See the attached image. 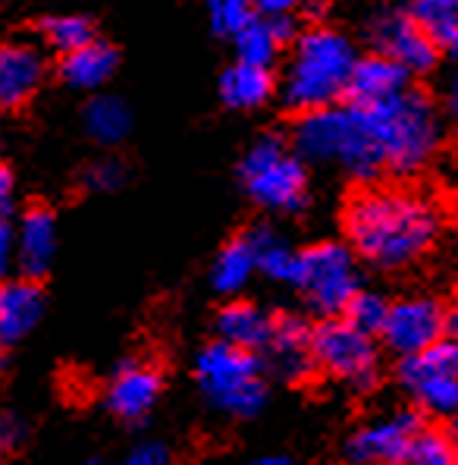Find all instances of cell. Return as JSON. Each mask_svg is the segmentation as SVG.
<instances>
[{
  "label": "cell",
  "mask_w": 458,
  "mask_h": 465,
  "mask_svg": "<svg viewBox=\"0 0 458 465\" xmlns=\"http://www.w3.org/2000/svg\"><path fill=\"white\" fill-rule=\"evenodd\" d=\"M343 230L361 262L380 271H402L434 249L443 230L430 198L399 186H361L348 195Z\"/></svg>",
  "instance_id": "2"
},
{
  "label": "cell",
  "mask_w": 458,
  "mask_h": 465,
  "mask_svg": "<svg viewBox=\"0 0 458 465\" xmlns=\"http://www.w3.org/2000/svg\"><path fill=\"white\" fill-rule=\"evenodd\" d=\"M242 189L255 204L279 214H296L307 204V173L302 154L292 152L279 135H264L239 163Z\"/></svg>",
  "instance_id": "5"
},
{
  "label": "cell",
  "mask_w": 458,
  "mask_h": 465,
  "mask_svg": "<svg viewBox=\"0 0 458 465\" xmlns=\"http://www.w3.org/2000/svg\"><path fill=\"white\" fill-rule=\"evenodd\" d=\"M232 45H236L239 60H245V64L270 66L286 41L279 38V32L273 29V23L268 16H258L255 13V16H251L248 23L232 35Z\"/></svg>",
  "instance_id": "24"
},
{
  "label": "cell",
  "mask_w": 458,
  "mask_h": 465,
  "mask_svg": "<svg viewBox=\"0 0 458 465\" xmlns=\"http://www.w3.org/2000/svg\"><path fill=\"white\" fill-rule=\"evenodd\" d=\"M255 271H258L255 245H251L248 232H242V236L229 239L220 249L214 268H210V283H214V290L223 292V296H236V292L255 277Z\"/></svg>",
  "instance_id": "21"
},
{
  "label": "cell",
  "mask_w": 458,
  "mask_h": 465,
  "mask_svg": "<svg viewBox=\"0 0 458 465\" xmlns=\"http://www.w3.org/2000/svg\"><path fill=\"white\" fill-rule=\"evenodd\" d=\"M248 239H251V245H255L258 271H261L264 277L277 280V283H292L296 264H298V252H292L289 242L279 239L270 227H251Z\"/></svg>",
  "instance_id": "23"
},
{
  "label": "cell",
  "mask_w": 458,
  "mask_h": 465,
  "mask_svg": "<svg viewBox=\"0 0 458 465\" xmlns=\"http://www.w3.org/2000/svg\"><path fill=\"white\" fill-rule=\"evenodd\" d=\"M13 208H16V180H13L10 167L0 163V223L10 221Z\"/></svg>",
  "instance_id": "35"
},
{
  "label": "cell",
  "mask_w": 458,
  "mask_h": 465,
  "mask_svg": "<svg viewBox=\"0 0 458 465\" xmlns=\"http://www.w3.org/2000/svg\"><path fill=\"white\" fill-rule=\"evenodd\" d=\"M126 465H170V450L157 440L139 443V447L126 456Z\"/></svg>",
  "instance_id": "32"
},
{
  "label": "cell",
  "mask_w": 458,
  "mask_h": 465,
  "mask_svg": "<svg viewBox=\"0 0 458 465\" xmlns=\"http://www.w3.org/2000/svg\"><path fill=\"white\" fill-rule=\"evenodd\" d=\"M402 465H458V437L446 428L424 425Z\"/></svg>",
  "instance_id": "25"
},
{
  "label": "cell",
  "mask_w": 458,
  "mask_h": 465,
  "mask_svg": "<svg viewBox=\"0 0 458 465\" xmlns=\"http://www.w3.org/2000/svg\"><path fill=\"white\" fill-rule=\"evenodd\" d=\"M88 465H98V462H88Z\"/></svg>",
  "instance_id": "40"
},
{
  "label": "cell",
  "mask_w": 458,
  "mask_h": 465,
  "mask_svg": "<svg viewBox=\"0 0 458 465\" xmlns=\"http://www.w3.org/2000/svg\"><path fill=\"white\" fill-rule=\"evenodd\" d=\"M82 183H85L92 193H113V189H120L122 183H126V167H122V161H116V157H101V161H94L92 167L82 173Z\"/></svg>",
  "instance_id": "30"
},
{
  "label": "cell",
  "mask_w": 458,
  "mask_h": 465,
  "mask_svg": "<svg viewBox=\"0 0 458 465\" xmlns=\"http://www.w3.org/2000/svg\"><path fill=\"white\" fill-rule=\"evenodd\" d=\"M163 390L161 371L148 361H122L116 368L111 387H107V406L122 421H141L154 409L157 396Z\"/></svg>",
  "instance_id": "13"
},
{
  "label": "cell",
  "mask_w": 458,
  "mask_h": 465,
  "mask_svg": "<svg viewBox=\"0 0 458 465\" xmlns=\"http://www.w3.org/2000/svg\"><path fill=\"white\" fill-rule=\"evenodd\" d=\"M443 139L440 114L418 88L377 104L320 107L305 123V148L317 163H343L358 180L380 170L418 173L436 154Z\"/></svg>",
  "instance_id": "1"
},
{
  "label": "cell",
  "mask_w": 458,
  "mask_h": 465,
  "mask_svg": "<svg viewBox=\"0 0 458 465\" xmlns=\"http://www.w3.org/2000/svg\"><path fill=\"white\" fill-rule=\"evenodd\" d=\"M116 73V51L107 41H88L79 51L63 54L60 60V76L70 88L79 92H94V88L107 85Z\"/></svg>",
  "instance_id": "18"
},
{
  "label": "cell",
  "mask_w": 458,
  "mask_h": 465,
  "mask_svg": "<svg viewBox=\"0 0 458 465\" xmlns=\"http://www.w3.org/2000/svg\"><path fill=\"white\" fill-rule=\"evenodd\" d=\"M44 314V296L32 277L0 280V346H13L32 333Z\"/></svg>",
  "instance_id": "16"
},
{
  "label": "cell",
  "mask_w": 458,
  "mask_h": 465,
  "mask_svg": "<svg viewBox=\"0 0 458 465\" xmlns=\"http://www.w3.org/2000/svg\"><path fill=\"white\" fill-rule=\"evenodd\" d=\"M217 333L232 346L261 352L270 343L273 318L264 309H258L255 302H229L217 314Z\"/></svg>",
  "instance_id": "19"
},
{
  "label": "cell",
  "mask_w": 458,
  "mask_h": 465,
  "mask_svg": "<svg viewBox=\"0 0 458 465\" xmlns=\"http://www.w3.org/2000/svg\"><path fill=\"white\" fill-rule=\"evenodd\" d=\"M41 38L47 41L51 51L70 54L85 47L88 41H94V25L92 19L76 16V13H60V16H47L41 23Z\"/></svg>",
  "instance_id": "26"
},
{
  "label": "cell",
  "mask_w": 458,
  "mask_h": 465,
  "mask_svg": "<svg viewBox=\"0 0 458 465\" xmlns=\"http://www.w3.org/2000/svg\"><path fill=\"white\" fill-rule=\"evenodd\" d=\"M446 327H449V337H455L458 340V299H455V305L446 312Z\"/></svg>",
  "instance_id": "37"
},
{
  "label": "cell",
  "mask_w": 458,
  "mask_h": 465,
  "mask_svg": "<svg viewBox=\"0 0 458 465\" xmlns=\"http://www.w3.org/2000/svg\"><path fill=\"white\" fill-rule=\"evenodd\" d=\"M82 123H85V133L94 142L116 145V142H122L132 133V111L120 98H113V94H98V98H92L85 104Z\"/></svg>",
  "instance_id": "22"
},
{
  "label": "cell",
  "mask_w": 458,
  "mask_h": 465,
  "mask_svg": "<svg viewBox=\"0 0 458 465\" xmlns=\"http://www.w3.org/2000/svg\"><path fill=\"white\" fill-rule=\"evenodd\" d=\"M371 47L383 57H393L405 66L408 73H430L440 60V45L427 29L414 19V13L405 10H380L367 25Z\"/></svg>",
  "instance_id": "9"
},
{
  "label": "cell",
  "mask_w": 458,
  "mask_h": 465,
  "mask_svg": "<svg viewBox=\"0 0 458 465\" xmlns=\"http://www.w3.org/2000/svg\"><path fill=\"white\" fill-rule=\"evenodd\" d=\"M44 82V57L25 41L0 45V111H13L32 101Z\"/></svg>",
  "instance_id": "14"
},
{
  "label": "cell",
  "mask_w": 458,
  "mask_h": 465,
  "mask_svg": "<svg viewBox=\"0 0 458 465\" xmlns=\"http://www.w3.org/2000/svg\"><path fill=\"white\" fill-rule=\"evenodd\" d=\"M386 314H389V302L377 292H367V290H358L352 296V302L346 305L343 318L352 321L358 331L371 333V337H380L383 324H386Z\"/></svg>",
  "instance_id": "28"
},
{
  "label": "cell",
  "mask_w": 458,
  "mask_h": 465,
  "mask_svg": "<svg viewBox=\"0 0 458 465\" xmlns=\"http://www.w3.org/2000/svg\"><path fill=\"white\" fill-rule=\"evenodd\" d=\"M311 333L314 327H307V321L298 318V314H279V318H273V333L264 352H268V361L277 378L298 384V381H307L317 371Z\"/></svg>",
  "instance_id": "12"
},
{
  "label": "cell",
  "mask_w": 458,
  "mask_h": 465,
  "mask_svg": "<svg viewBox=\"0 0 458 465\" xmlns=\"http://www.w3.org/2000/svg\"><path fill=\"white\" fill-rule=\"evenodd\" d=\"M355 45L330 25H314L302 32L286 66L283 98L296 111H317L336 104L348 88L355 70Z\"/></svg>",
  "instance_id": "3"
},
{
  "label": "cell",
  "mask_w": 458,
  "mask_h": 465,
  "mask_svg": "<svg viewBox=\"0 0 458 465\" xmlns=\"http://www.w3.org/2000/svg\"><path fill=\"white\" fill-rule=\"evenodd\" d=\"M399 384L412 393L421 412H458V340L443 337L414 355H402Z\"/></svg>",
  "instance_id": "8"
},
{
  "label": "cell",
  "mask_w": 458,
  "mask_h": 465,
  "mask_svg": "<svg viewBox=\"0 0 458 465\" xmlns=\"http://www.w3.org/2000/svg\"><path fill=\"white\" fill-rule=\"evenodd\" d=\"M453 51H455V54H458V38H455V45H453Z\"/></svg>",
  "instance_id": "39"
},
{
  "label": "cell",
  "mask_w": 458,
  "mask_h": 465,
  "mask_svg": "<svg viewBox=\"0 0 458 465\" xmlns=\"http://www.w3.org/2000/svg\"><path fill=\"white\" fill-rule=\"evenodd\" d=\"M13 268H16V230L0 223V280L10 277Z\"/></svg>",
  "instance_id": "34"
},
{
  "label": "cell",
  "mask_w": 458,
  "mask_h": 465,
  "mask_svg": "<svg viewBox=\"0 0 458 465\" xmlns=\"http://www.w3.org/2000/svg\"><path fill=\"white\" fill-rule=\"evenodd\" d=\"M446 101H449V111H453L458 116V76L449 82V94H446Z\"/></svg>",
  "instance_id": "38"
},
{
  "label": "cell",
  "mask_w": 458,
  "mask_h": 465,
  "mask_svg": "<svg viewBox=\"0 0 458 465\" xmlns=\"http://www.w3.org/2000/svg\"><path fill=\"white\" fill-rule=\"evenodd\" d=\"M245 465H298V462L289 460V456H261V460H251Z\"/></svg>",
  "instance_id": "36"
},
{
  "label": "cell",
  "mask_w": 458,
  "mask_h": 465,
  "mask_svg": "<svg viewBox=\"0 0 458 465\" xmlns=\"http://www.w3.org/2000/svg\"><path fill=\"white\" fill-rule=\"evenodd\" d=\"M292 286H296L305 296V302L317 314H324V318L343 314L346 305L352 302V296L361 290V277H358L352 245L314 242V245H307V249H302L298 252Z\"/></svg>",
  "instance_id": "6"
},
{
  "label": "cell",
  "mask_w": 458,
  "mask_h": 465,
  "mask_svg": "<svg viewBox=\"0 0 458 465\" xmlns=\"http://www.w3.org/2000/svg\"><path fill=\"white\" fill-rule=\"evenodd\" d=\"M311 349L317 368H324L326 374H333L336 381H343L358 393L377 387L380 381V355L377 343L371 333L358 331L343 314L326 318L324 324L314 327L311 333Z\"/></svg>",
  "instance_id": "7"
},
{
  "label": "cell",
  "mask_w": 458,
  "mask_h": 465,
  "mask_svg": "<svg viewBox=\"0 0 458 465\" xmlns=\"http://www.w3.org/2000/svg\"><path fill=\"white\" fill-rule=\"evenodd\" d=\"M424 425L421 409H402L389 419L371 421L346 440V460L352 465H402Z\"/></svg>",
  "instance_id": "10"
},
{
  "label": "cell",
  "mask_w": 458,
  "mask_h": 465,
  "mask_svg": "<svg viewBox=\"0 0 458 465\" xmlns=\"http://www.w3.org/2000/svg\"><path fill=\"white\" fill-rule=\"evenodd\" d=\"M57 255V221L47 208H29L16 227V268L25 277H44Z\"/></svg>",
  "instance_id": "17"
},
{
  "label": "cell",
  "mask_w": 458,
  "mask_h": 465,
  "mask_svg": "<svg viewBox=\"0 0 458 465\" xmlns=\"http://www.w3.org/2000/svg\"><path fill=\"white\" fill-rule=\"evenodd\" d=\"M251 16H255V4H251V0H208L210 29L223 38L236 35Z\"/></svg>",
  "instance_id": "29"
},
{
  "label": "cell",
  "mask_w": 458,
  "mask_h": 465,
  "mask_svg": "<svg viewBox=\"0 0 458 465\" xmlns=\"http://www.w3.org/2000/svg\"><path fill=\"white\" fill-rule=\"evenodd\" d=\"M195 374L204 400L232 419H255L268 402L264 365L251 349L217 340V343L201 349L195 361Z\"/></svg>",
  "instance_id": "4"
},
{
  "label": "cell",
  "mask_w": 458,
  "mask_h": 465,
  "mask_svg": "<svg viewBox=\"0 0 458 465\" xmlns=\"http://www.w3.org/2000/svg\"><path fill=\"white\" fill-rule=\"evenodd\" d=\"M412 79V73L393 57H383V54H371V57L355 60V70L348 76L346 98L348 104H377V101L395 98L402 94Z\"/></svg>",
  "instance_id": "15"
},
{
  "label": "cell",
  "mask_w": 458,
  "mask_h": 465,
  "mask_svg": "<svg viewBox=\"0 0 458 465\" xmlns=\"http://www.w3.org/2000/svg\"><path fill=\"white\" fill-rule=\"evenodd\" d=\"M446 333V309L430 296H412L389 305L380 337L386 349H393L395 355H414L421 349L434 346Z\"/></svg>",
  "instance_id": "11"
},
{
  "label": "cell",
  "mask_w": 458,
  "mask_h": 465,
  "mask_svg": "<svg viewBox=\"0 0 458 465\" xmlns=\"http://www.w3.org/2000/svg\"><path fill=\"white\" fill-rule=\"evenodd\" d=\"M414 19L434 35L440 47H453L458 38V0H414Z\"/></svg>",
  "instance_id": "27"
},
{
  "label": "cell",
  "mask_w": 458,
  "mask_h": 465,
  "mask_svg": "<svg viewBox=\"0 0 458 465\" xmlns=\"http://www.w3.org/2000/svg\"><path fill=\"white\" fill-rule=\"evenodd\" d=\"M220 94L232 111H258L273 94V73L261 64H232L220 76Z\"/></svg>",
  "instance_id": "20"
},
{
  "label": "cell",
  "mask_w": 458,
  "mask_h": 465,
  "mask_svg": "<svg viewBox=\"0 0 458 465\" xmlns=\"http://www.w3.org/2000/svg\"><path fill=\"white\" fill-rule=\"evenodd\" d=\"M255 4V13L258 16H268V19H277V16H296V13L307 10L305 0H251Z\"/></svg>",
  "instance_id": "33"
},
{
  "label": "cell",
  "mask_w": 458,
  "mask_h": 465,
  "mask_svg": "<svg viewBox=\"0 0 458 465\" xmlns=\"http://www.w3.org/2000/svg\"><path fill=\"white\" fill-rule=\"evenodd\" d=\"M25 440V421L13 412L0 415V453H10Z\"/></svg>",
  "instance_id": "31"
}]
</instances>
